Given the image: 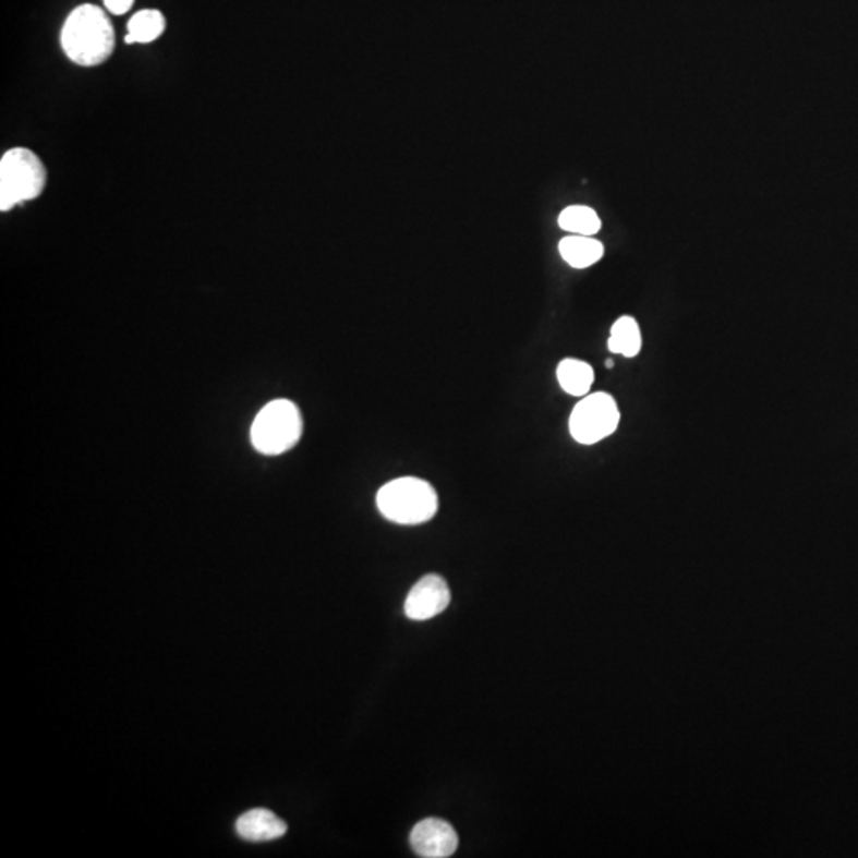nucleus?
Wrapping results in <instances>:
<instances>
[{"mask_svg":"<svg viewBox=\"0 0 858 858\" xmlns=\"http://www.w3.org/2000/svg\"><path fill=\"white\" fill-rule=\"evenodd\" d=\"M106 9L113 15H124L134 5V0H104Z\"/></svg>","mask_w":858,"mask_h":858,"instance_id":"obj_14","label":"nucleus"},{"mask_svg":"<svg viewBox=\"0 0 858 858\" xmlns=\"http://www.w3.org/2000/svg\"><path fill=\"white\" fill-rule=\"evenodd\" d=\"M642 337L633 317H620L611 329L607 349L617 355L635 358L641 352Z\"/></svg>","mask_w":858,"mask_h":858,"instance_id":"obj_12","label":"nucleus"},{"mask_svg":"<svg viewBox=\"0 0 858 858\" xmlns=\"http://www.w3.org/2000/svg\"><path fill=\"white\" fill-rule=\"evenodd\" d=\"M377 509L385 519L398 524H422L436 516V490L419 478H399L378 490Z\"/></svg>","mask_w":858,"mask_h":858,"instance_id":"obj_2","label":"nucleus"},{"mask_svg":"<svg viewBox=\"0 0 858 858\" xmlns=\"http://www.w3.org/2000/svg\"><path fill=\"white\" fill-rule=\"evenodd\" d=\"M557 378L563 391L568 395L587 396L595 382V371L585 361L568 358L558 364Z\"/></svg>","mask_w":858,"mask_h":858,"instance_id":"obj_10","label":"nucleus"},{"mask_svg":"<svg viewBox=\"0 0 858 858\" xmlns=\"http://www.w3.org/2000/svg\"><path fill=\"white\" fill-rule=\"evenodd\" d=\"M302 415L288 399L264 406L252 425V444L259 454L281 455L291 450L302 436Z\"/></svg>","mask_w":858,"mask_h":858,"instance_id":"obj_4","label":"nucleus"},{"mask_svg":"<svg viewBox=\"0 0 858 858\" xmlns=\"http://www.w3.org/2000/svg\"><path fill=\"white\" fill-rule=\"evenodd\" d=\"M620 411L616 399L607 392L587 395L569 416V433L576 443L593 446L616 433Z\"/></svg>","mask_w":858,"mask_h":858,"instance_id":"obj_5","label":"nucleus"},{"mask_svg":"<svg viewBox=\"0 0 858 858\" xmlns=\"http://www.w3.org/2000/svg\"><path fill=\"white\" fill-rule=\"evenodd\" d=\"M558 225L565 231L578 235H595L601 229V220L596 212L585 206L565 208L558 217Z\"/></svg>","mask_w":858,"mask_h":858,"instance_id":"obj_13","label":"nucleus"},{"mask_svg":"<svg viewBox=\"0 0 858 858\" xmlns=\"http://www.w3.org/2000/svg\"><path fill=\"white\" fill-rule=\"evenodd\" d=\"M65 57L83 68H94L112 57L114 31L100 7L85 3L76 7L65 20L61 33Z\"/></svg>","mask_w":858,"mask_h":858,"instance_id":"obj_1","label":"nucleus"},{"mask_svg":"<svg viewBox=\"0 0 858 858\" xmlns=\"http://www.w3.org/2000/svg\"><path fill=\"white\" fill-rule=\"evenodd\" d=\"M166 19L159 10H142L128 23L126 44H152L162 36Z\"/></svg>","mask_w":858,"mask_h":858,"instance_id":"obj_11","label":"nucleus"},{"mask_svg":"<svg viewBox=\"0 0 858 858\" xmlns=\"http://www.w3.org/2000/svg\"><path fill=\"white\" fill-rule=\"evenodd\" d=\"M239 836L252 843L279 839L287 833V823L267 809H252L235 823Z\"/></svg>","mask_w":858,"mask_h":858,"instance_id":"obj_8","label":"nucleus"},{"mask_svg":"<svg viewBox=\"0 0 858 858\" xmlns=\"http://www.w3.org/2000/svg\"><path fill=\"white\" fill-rule=\"evenodd\" d=\"M561 258L575 269H585L593 266L603 258V243L593 239L592 235H568L563 239L560 245Z\"/></svg>","mask_w":858,"mask_h":858,"instance_id":"obj_9","label":"nucleus"},{"mask_svg":"<svg viewBox=\"0 0 858 858\" xmlns=\"http://www.w3.org/2000/svg\"><path fill=\"white\" fill-rule=\"evenodd\" d=\"M606 367H607V370H611V367H614V361L613 360H607L606 361Z\"/></svg>","mask_w":858,"mask_h":858,"instance_id":"obj_15","label":"nucleus"},{"mask_svg":"<svg viewBox=\"0 0 858 858\" xmlns=\"http://www.w3.org/2000/svg\"><path fill=\"white\" fill-rule=\"evenodd\" d=\"M411 846L419 857H451L458 847L457 832L450 823L443 821V819H425L413 826Z\"/></svg>","mask_w":858,"mask_h":858,"instance_id":"obj_7","label":"nucleus"},{"mask_svg":"<svg viewBox=\"0 0 858 858\" xmlns=\"http://www.w3.org/2000/svg\"><path fill=\"white\" fill-rule=\"evenodd\" d=\"M450 589L446 580L437 575H428L419 580L406 600V616L422 621L439 616L450 604Z\"/></svg>","mask_w":858,"mask_h":858,"instance_id":"obj_6","label":"nucleus"},{"mask_svg":"<svg viewBox=\"0 0 858 858\" xmlns=\"http://www.w3.org/2000/svg\"><path fill=\"white\" fill-rule=\"evenodd\" d=\"M47 185V169L36 153L12 148L0 159V210L37 200Z\"/></svg>","mask_w":858,"mask_h":858,"instance_id":"obj_3","label":"nucleus"}]
</instances>
